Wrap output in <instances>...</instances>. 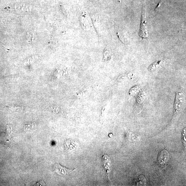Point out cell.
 I'll list each match as a JSON object with an SVG mask.
<instances>
[{
  "label": "cell",
  "mask_w": 186,
  "mask_h": 186,
  "mask_svg": "<svg viewBox=\"0 0 186 186\" xmlns=\"http://www.w3.org/2000/svg\"><path fill=\"white\" fill-rule=\"evenodd\" d=\"M146 8L144 5L142 7V18H141V24L139 33V36L142 38L143 39L147 38L149 36L147 28V23L146 21Z\"/></svg>",
  "instance_id": "obj_1"
},
{
  "label": "cell",
  "mask_w": 186,
  "mask_h": 186,
  "mask_svg": "<svg viewBox=\"0 0 186 186\" xmlns=\"http://www.w3.org/2000/svg\"><path fill=\"white\" fill-rule=\"evenodd\" d=\"M53 170L54 172L60 176H65L69 174L75 170L76 169H69L61 165L60 164H56L53 166Z\"/></svg>",
  "instance_id": "obj_2"
},
{
  "label": "cell",
  "mask_w": 186,
  "mask_h": 186,
  "mask_svg": "<svg viewBox=\"0 0 186 186\" xmlns=\"http://www.w3.org/2000/svg\"><path fill=\"white\" fill-rule=\"evenodd\" d=\"M184 96L183 94L178 92L177 94L176 102L175 103V108L176 112L178 111L181 108L184 102Z\"/></svg>",
  "instance_id": "obj_3"
},
{
  "label": "cell",
  "mask_w": 186,
  "mask_h": 186,
  "mask_svg": "<svg viewBox=\"0 0 186 186\" xmlns=\"http://www.w3.org/2000/svg\"><path fill=\"white\" fill-rule=\"evenodd\" d=\"M103 167L106 170L107 174H109L110 172L111 169V163L109 159L108 155H104L103 157Z\"/></svg>",
  "instance_id": "obj_4"
},
{
  "label": "cell",
  "mask_w": 186,
  "mask_h": 186,
  "mask_svg": "<svg viewBox=\"0 0 186 186\" xmlns=\"http://www.w3.org/2000/svg\"><path fill=\"white\" fill-rule=\"evenodd\" d=\"M161 2H160V3H159V4H158V6H157L156 8H155V9H156L157 8H158V7H159V6H160V5H161Z\"/></svg>",
  "instance_id": "obj_5"
},
{
  "label": "cell",
  "mask_w": 186,
  "mask_h": 186,
  "mask_svg": "<svg viewBox=\"0 0 186 186\" xmlns=\"http://www.w3.org/2000/svg\"><path fill=\"white\" fill-rule=\"evenodd\" d=\"M120 1H121V0H119Z\"/></svg>",
  "instance_id": "obj_6"
}]
</instances>
